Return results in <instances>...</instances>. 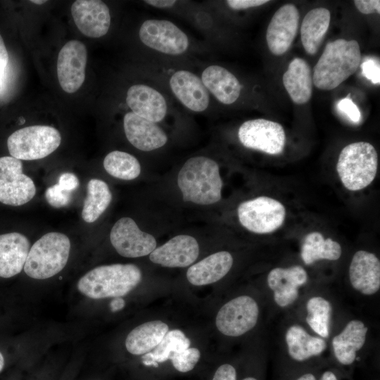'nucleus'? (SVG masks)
Returning a JSON list of instances; mask_svg holds the SVG:
<instances>
[{
  "instance_id": "4be33fe9",
  "label": "nucleus",
  "mask_w": 380,
  "mask_h": 380,
  "mask_svg": "<svg viewBox=\"0 0 380 380\" xmlns=\"http://www.w3.org/2000/svg\"><path fill=\"white\" fill-rule=\"evenodd\" d=\"M30 251V241L22 234L0 235V277L10 278L19 274Z\"/></svg>"
},
{
  "instance_id": "f704fd0d",
  "label": "nucleus",
  "mask_w": 380,
  "mask_h": 380,
  "mask_svg": "<svg viewBox=\"0 0 380 380\" xmlns=\"http://www.w3.org/2000/svg\"><path fill=\"white\" fill-rule=\"evenodd\" d=\"M201 358V352L196 348H188L175 353L170 358L174 369L180 373L192 371Z\"/></svg>"
},
{
  "instance_id": "0eeeda50",
  "label": "nucleus",
  "mask_w": 380,
  "mask_h": 380,
  "mask_svg": "<svg viewBox=\"0 0 380 380\" xmlns=\"http://www.w3.org/2000/svg\"><path fill=\"white\" fill-rule=\"evenodd\" d=\"M237 213L240 223L246 229L256 234H267L283 224L286 213L279 201L259 196L241 203Z\"/></svg>"
},
{
  "instance_id": "37998d69",
  "label": "nucleus",
  "mask_w": 380,
  "mask_h": 380,
  "mask_svg": "<svg viewBox=\"0 0 380 380\" xmlns=\"http://www.w3.org/2000/svg\"><path fill=\"white\" fill-rule=\"evenodd\" d=\"M8 62V53L4 42L0 34V71L4 72Z\"/></svg>"
},
{
  "instance_id": "6ab92c4d",
  "label": "nucleus",
  "mask_w": 380,
  "mask_h": 380,
  "mask_svg": "<svg viewBox=\"0 0 380 380\" xmlns=\"http://www.w3.org/2000/svg\"><path fill=\"white\" fill-rule=\"evenodd\" d=\"M123 126L127 140L141 151L159 148L167 141L166 134L156 122L139 117L132 111L125 115Z\"/></svg>"
},
{
  "instance_id": "1a4fd4ad",
  "label": "nucleus",
  "mask_w": 380,
  "mask_h": 380,
  "mask_svg": "<svg viewBox=\"0 0 380 380\" xmlns=\"http://www.w3.org/2000/svg\"><path fill=\"white\" fill-rule=\"evenodd\" d=\"M259 308L249 296H241L225 303L218 311L215 324L217 329L228 336H239L257 324Z\"/></svg>"
},
{
  "instance_id": "2eb2a0df",
  "label": "nucleus",
  "mask_w": 380,
  "mask_h": 380,
  "mask_svg": "<svg viewBox=\"0 0 380 380\" xmlns=\"http://www.w3.org/2000/svg\"><path fill=\"white\" fill-rule=\"evenodd\" d=\"M71 14L78 30L86 37L104 36L110 25L109 8L99 0H77L71 6Z\"/></svg>"
},
{
  "instance_id": "473e14b6",
  "label": "nucleus",
  "mask_w": 380,
  "mask_h": 380,
  "mask_svg": "<svg viewBox=\"0 0 380 380\" xmlns=\"http://www.w3.org/2000/svg\"><path fill=\"white\" fill-rule=\"evenodd\" d=\"M103 167L111 176L123 180L137 178L141 172L138 160L132 155L120 151H113L106 155Z\"/></svg>"
},
{
  "instance_id": "412c9836",
  "label": "nucleus",
  "mask_w": 380,
  "mask_h": 380,
  "mask_svg": "<svg viewBox=\"0 0 380 380\" xmlns=\"http://www.w3.org/2000/svg\"><path fill=\"white\" fill-rule=\"evenodd\" d=\"M126 103L133 113L156 123L163 120L167 113L164 96L145 84L131 86L127 92Z\"/></svg>"
},
{
  "instance_id": "dca6fc26",
  "label": "nucleus",
  "mask_w": 380,
  "mask_h": 380,
  "mask_svg": "<svg viewBox=\"0 0 380 380\" xmlns=\"http://www.w3.org/2000/svg\"><path fill=\"white\" fill-rule=\"evenodd\" d=\"M199 246L196 239L186 234L176 236L156 248L149 255L151 262L167 267H185L196 261Z\"/></svg>"
},
{
  "instance_id": "58836bf2",
  "label": "nucleus",
  "mask_w": 380,
  "mask_h": 380,
  "mask_svg": "<svg viewBox=\"0 0 380 380\" xmlns=\"http://www.w3.org/2000/svg\"><path fill=\"white\" fill-rule=\"evenodd\" d=\"M237 376L235 367L229 363H224L215 369L210 380H237Z\"/></svg>"
},
{
  "instance_id": "de8ad7c7",
  "label": "nucleus",
  "mask_w": 380,
  "mask_h": 380,
  "mask_svg": "<svg viewBox=\"0 0 380 380\" xmlns=\"http://www.w3.org/2000/svg\"><path fill=\"white\" fill-rule=\"evenodd\" d=\"M317 376L312 372H306L298 375L293 380H317Z\"/></svg>"
},
{
  "instance_id": "a878e982",
  "label": "nucleus",
  "mask_w": 380,
  "mask_h": 380,
  "mask_svg": "<svg viewBox=\"0 0 380 380\" xmlns=\"http://www.w3.org/2000/svg\"><path fill=\"white\" fill-rule=\"evenodd\" d=\"M283 84L291 100L304 104L311 98L312 75L308 63L301 58H295L289 63L282 77Z\"/></svg>"
},
{
  "instance_id": "49530a36",
  "label": "nucleus",
  "mask_w": 380,
  "mask_h": 380,
  "mask_svg": "<svg viewBox=\"0 0 380 380\" xmlns=\"http://www.w3.org/2000/svg\"><path fill=\"white\" fill-rule=\"evenodd\" d=\"M317 380H338V377L334 372L327 370L322 373Z\"/></svg>"
},
{
  "instance_id": "a18cd8bd",
  "label": "nucleus",
  "mask_w": 380,
  "mask_h": 380,
  "mask_svg": "<svg viewBox=\"0 0 380 380\" xmlns=\"http://www.w3.org/2000/svg\"><path fill=\"white\" fill-rule=\"evenodd\" d=\"M125 305V301L120 297H116L113 299L110 303V310L112 312H117L122 310Z\"/></svg>"
},
{
  "instance_id": "20e7f679",
  "label": "nucleus",
  "mask_w": 380,
  "mask_h": 380,
  "mask_svg": "<svg viewBox=\"0 0 380 380\" xmlns=\"http://www.w3.org/2000/svg\"><path fill=\"white\" fill-rule=\"evenodd\" d=\"M70 241L64 234L49 232L31 247L25 265V272L31 278L45 279L59 273L66 265Z\"/></svg>"
},
{
  "instance_id": "c85d7f7f",
  "label": "nucleus",
  "mask_w": 380,
  "mask_h": 380,
  "mask_svg": "<svg viewBox=\"0 0 380 380\" xmlns=\"http://www.w3.org/2000/svg\"><path fill=\"white\" fill-rule=\"evenodd\" d=\"M285 338L289 355L296 362L318 356L327 347L323 338L311 336L299 325L291 326L286 332Z\"/></svg>"
},
{
  "instance_id": "bb28decb",
  "label": "nucleus",
  "mask_w": 380,
  "mask_h": 380,
  "mask_svg": "<svg viewBox=\"0 0 380 380\" xmlns=\"http://www.w3.org/2000/svg\"><path fill=\"white\" fill-rule=\"evenodd\" d=\"M168 331V325L160 320L140 324L127 335L125 340L127 350L134 355H143L155 348Z\"/></svg>"
},
{
  "instance_id": "f257e3e1",
  "label": "nucleus",
  "mask_w": 380,
  "mask_h": 380,
  "mask_svg": "<svg viewBox=\"0 0 380 380\" xmlns=\"http://www.w3.org/2000/svg\"><path fill=\"white\" fill-rule=\"evenodd\" d=\"M360 61V49L356 40L330 42L314 66L313 84L321 90L334 89L357 70Z\"/></svg>"
},
{
  "instance_id": "ddd939ff",
  "label": "nucleus",
  "mask_w": 380,
  "mask_h": 380,
  "mask_svg": "<svg viewBox=\"0 0 380 380\" xmlns=\"http://www.w3.org/2000/svg\"><path fill=\"white\" fill-rule=\"evenodd\" d=\"M87 51L78 40L68 42L59 51L57 76L61 87L68 94L76 92L85 80Z\"/></svg>"
},
{
  "instance_id": "4468645a",
  "label": "nucleus",
  "mask_w": 380,
  "mask_h": 380,
  "mask_svg": "<svg viewBox=\"0 0 380 380\" xmlns=\"http://www.w3.org/2000/svg\"><path fill=\"white\" fill-rule=\"evenodd\" d=\"M298 23V10L291 4L282 6L275 12L266 33L268 48L274 55L287 51L296 36Z\"/></svg>"
},
{
  "instance_id": "5701e85b",
  "label": "nucleus",
  "mask_w": 380,
  "mask_h": 380,
  "mask_svg": "<svg viewBox=\"0 0 380 380\" xmlns=\"http://www.w3.org/2000/svg\"><path fill=\"white\" fill-rule=\"evenodd\" d=\"M201 81L207 90L223 104H232L240 96V82L235 75L222 66L207 67L202 72Z\"/></svg>"
},
{
  "instance_id": "a211bd4d",
  "label": "nucleus",
  "mask_w": 380,
  "mask_h": 380,
  "mask_svg": "<svg viewBox=\"0 0 380 380\" xmlns=\"http://www.w3.org/2000/svg\"><path fill=\"white\" fill-rule=\"evenodd\" d=\"M170 87L177 99L188 109L202 112L208 107V91L193 72L184 70L176 71L170 79Z\"/></svg>"
},
{
  "instance_id": "4c0bfd02",
  "label": "nucleus",
  "mask_w": 380,
  "mask_h": 380,
  "mask_svg": "<svg viewBox=\"0 0 380 380\" xmlns=\"http://www.w3.org/2000/svg\"><path fill=\"white\" fill-rule=\"evenodd\" d=\"M362 75L374 84L380 83L379 64L374 59H368L361 65Z\"/></svg>"
},
{
  "instance_id": "c03bdc74",
  "label": "nucleus",
  "mask_w": 380,
  "mask_h": 380,
  "mask_svg": "<svg viewBox=\"0 0 380 380\" xmlns=\"http://www.w3.org/2000/svg\"><path fill=\"white\" fill-rule=\"evenodd\" d=\"M145 3L159 8H169L175 5V0H146Z\"/></svg>"
},
{
  "instance_id": "a19ab883",
  "label": "nucleus",
  "mask_w": 380,
  "mask_h": 380,
  "mask_svg": "<svg viewBox=\"0 0 380 380\" xmlns=\"http://www.w3.org/2000/svg\"><path fill=\"white\" fill-rule=\"evenodd\" d=\"M58 184L63 189L70 192L76 189L80 183L78 178L75 174L65 172L61 175Z\"/></svg>"
},
{
  "instance_id": "c756f323",
  "label": "nucleus",
  "mask_w": 380,
  "mask_h": 380,
  "mask_svg": "<svg viewBox=\"0 0 380 380\" xmlns=\"http://www.w3.org/2000/svg\"><path fill=\"white\" fill-rule=\"evenodd\" d=\"M341 253V246L337 241L324 239L320 232H312L304 238L300 256L306 265H311L319 260H336Z\"/></svg>"
},
{
  "instance_id": "423d86ee",
  "label": "nucleus",
  "mask_w": 380,
  "mask_h": 380,
  "mask_svg": "<svg viewBox=\"0 0 380 380\" xmlns=\"http://www.w3.org/2000/svg\"><path fill=\"white\" fill-rule=\"evenodd\" d=\"M59 131L49 125H33L13 132L7 139L11 156L18 160H33L46 157L59 146Z\"/></svg>"
},
{
  "instance_id": "e433bc0d",
  "label": "nucleus",
  "mask_w": 380,
  "mask_h": 380,
  "mask_svg": "<svg viewBox=\"0 0 380 380\" xmlns=\"http://www.w3.org/2000/svg\"><path fill=\"white\" fill-rule=\"evenodd\" d=\"M337 108L340 112L346 115L353 122L359 123L360 122L361 113L349 96L341 99L337 104Z\"/></svg>"
},
{
  "instance_id": "aec40b11",
  "label": "nucleus",
  "mask_w": 380,
  "mask_h": 380,
  "mask_svg": "<svg viewBox=\"0 0 380 380\" xmlns=\"http://www.w3.org/2000/svg\"><path fill=\"white\" fill-rule=\"evenodd\" d=\"M352 286L367 296L380 289V261L376 255L366 251H358L353 256L349 267Z\"/></svg>"
},
{
  "instance_id": "7c9ffc66",
  "label": "nucleus",
  "mask_w": 380,
  "mask_h": 380,
  "mask_svg": "<svg viewBox=\"0 0 380 380\" xmlns=\"http://www.w3.org/2000/svg\"><path fill=\"white\" fill-rule=\"evenodd\" d=\"M190 343V340L181 330H169L153 351L141 356L142 364L146 367L158 368L160 363L170 360L175 353L189 348Z\"/></svg>"
},
{
  "instance_id": "f3484780",
  "label": "nucleus",
  "mask_w": 380,
  "mask_h": 380,
  "mask_svg": "<svg viewBox=\"0 0 380 380\" xmlns=\"http://www.w3.org/2000/svg\"><path fill=\"white\" fill-rule=\"evenodd\" d=\"M308 280L305 270L300 265L276 267L267 276V284L274 293V300L280 307L292 304L298 296V289Z\"/></svg>"
},
{
  "instance_id": "c9c22d12",
  "label": "nucleus",
  "mask_w": 380,
  "mask_h": 380,
  "mask_svg": "<svg viewBox=\"0 0 380 380\" xmlns=\"http://www.w3.org/2000/svg\"><path fill=\"white\" fill-rule=\"evenodd\" d=\"M45 198L47 203L54 208H61L67 205L71 198L70 192L63 189L58 184L46 189Z\"/></svg>"
},
{
  "instance_id": "9d476101",
  "label": "nucleus",
  "mask_w": 380,
  "mask_h": 380,
  "mask_svg": "<svg viewBox=\"0 0 380 380\" xmlns=\"http://www.w3.org/2000/svg\"><path fill=\"white\" fill-rule=\"evenodd\" d=\"M139 35L148 47L169 55L182 54L189 45L186 34L167 20H145L140 27Z\"/></svg>"
},
{
  "instance_id": "79ce46f5",
  "label": "nucleus",
  "mask_w": 380,
  "mask_h": 380,
  "mask_svg": "<svg viewBox=\"0 0 380 380\" xmlns=\"http://www.w3.org/2000/svg\"><path fill=\"white\" fill-rule=\"evenodd\" d=\"M227 5L233 10H243L248 8L262 6L269 1L267 0H228Z\"/></svg>"
},
{
  "instance_id": "f03ea898",
  "label": "nucleus",
  "mask_w": 380,
  "mask_h": 380,
  "mask_svg": "<svg viewBox=\"0 0 380 380\" xmlns=\"http://www.w3.org/2000/svg\"><path fill=\"white\" fill-rule=\"evenodd\" d=\"M177 184L184 201L210 205L222 197V181L219 166L205 156L187 160L179 172Z\"/></svg>"
},
{
  "instance_id": "ea45409f",
  "label": "nucleus",
  "mask_w": 380,
  "mask_h": 380,
  "mask_svg": "<svg viewBox=\"0 0 380 380\" xmlns=\"http://www.w3.org/2000/svg\"><path fill=\"white\" fill-rule=\"evenodd\" d=\"M355 6L363 14L380 13L379 0H355Z\"/></svg>"
},
{
  "instance_id": "f8f14e48",
  "label": "nucleus",
  "mask_w": 380,
  "mask_h": 380,
  "mask_svg": "<svg viewBox=\"0 0 380 380\" xmlns=\"http://www.w3.org/2000/svg\"><path fill=\"white\" fill-rule=\"evenodd\" d=\"M110 243L116 251L126 258L149 255L156 248V239L142 232L130 217H122L113 226Z\"/></svg>"
},
{
  "instance_id": "2f4dec72",
  "label": "nucleus",
  "mask_w": 380,
  "mask_h": 380,
  "mask_svg": "<svg viewBox=\"0 0 380 380\" xmlns=\"http://www.w3.org/2000/svg\"><path fill=\"white\" fill-rule=\"evenodd\" d=\"M111 200V192L105 182L99 179H90L82 210V219L87 223L95 222L106 210Z\"/></svg>"
},
{
  "instance_id": "393cba45",
  "label": "nucleus",
  "mask_w": 380,
  "mask_h": 380,
  "mask_svg": "<svg viewBox=\"0 0 380 380\" xmlns=\"http://www.w3.org/2000/svg\"><path fill=\"white\" fill-rule=\"evenodd\" d=\"M233 265V258L227 251H220L208 255L191 265L186 278L194 286L215 283L223 278Z\"/></svg>"
},
{
  "instance_id": "cd10ccee",
  "label": "nucleus",
  "mask_w": 380,
  "mask_h": 380,
  "mask_svg": "<svg viewBox=\"0 0 380 380\" xmlns=\"http://www.w3.org/2000/svg\"><path fill=\"white\" fill-rule=\"evenodd\" d=\"M331 13L325 8L310 10L304 17L300 27L303 46L308 54H315L327 32Z\"/></svg>"
},
{
  "instance_id": "39448f33",
  "label": "nucleus",
  "mask_w": 380,
  "mask_h": 380,
  "mask_svg": "<svg viewBox=\"0 0 380 380\" xmlns=\"http://www.w3.org/2000/svg\"><path fill=\"white\" fill-rule=\"evenodd\" d=\"M377 167V152L373 145L365 141L345 146L336 164L341 181L350 191H359L369 186L376 177Z\"/></svg>"
},
{
  "instance_id": "72a5a7b5",
  "label": "nucleus",
  "mask_w": 380,
  "mask_h": 380,
  "mask_svg": "<svg viewBox=\"0 0 380 380\" xmlns=\"http://www.w3.org/2000/svg\"><path fill=\"white\" fill-rule=\"evenodd\" d=\"M306 308V322L310 328L320 336L328 337L331 313L330 303L322 297L315 296L308 300Z\"/></svg>"
},
{
  "instance_id": "3c124183",
  "label": "nucleus",
  "mask_w": 380,
  "mask_h": 380,
  "mask_svg": "<svg viewBox=\"0 0 380 380\" xmlns=\"http://www.w3.org/2000/svg\"><path fill=\"white\" fill-rule=\"evenodd\" d=\"M3 73H4V72H0V84H1V80H2V77H3Z\"/></svg>"
},
{
  "instance_id": "7ed1b4c3",
  "label": "nucleus",
  "mask_w": 380,
  "mask_h": 380,
  "mask_svg": "<svg viewBox=\"0 0 380 380\" xmlns=\"http://www.w3.org/2000/svg\"><path fill=\"white\" fill-rule=\"evenodd\" d=\"M141 280L140 269L133 264H113L96 267L83 277L77 289L92 299L122 297L133 290Z\"/></svg>"
},
{
  "instance_id": "09e8293b",
  "label": "nucleus",
  "mask_w": 380,
  "mask_h": 380,
  "mask_svg": "<svg viewBox=\"0 0 380 380\" xmlns=\"http://www.w3.org/2000/svg\"><path fill=\"white\" fill-rule=\"evenodd\" d=\"M4 366V358L2 353L0 352V372L3 369Z\"/></svg>"
},
{
  "instance_id": "8fccbe9b",
  "label": "nucleus",
  "mask_w": 380,
  "mask_h": 380,
  "mask_svg": "<svg viewBox=\"0 0 380 380\" xmlns=\"http://www.w3.org/2000/svg\"><path fill=\"white\" fill-rule=\"evenodd\" d=\"M46 1H42V0H40V1H37V0H35V1H34V0L30 1V2H32V3H33V4H42L45 3Z\"/></svg>"
},
{
  "instance_id": "6e6552de",
  "label": "nucleus",
  "mask_w": 380,
  "mask_h": 380,
  "mask_svg": "<svg viewBox=\"0 0 380 380\" xmlns=\"http://www.w3.org/2000/svg\"><path fill=\"white\" fill-rule=\"evenodd\" d=\"M36 194L32 179L23 172L20 160L12 156L0 158V202L20 206L31 201Z\"/></svg>"
},
{
  "instance_id": "9b49d317",
  "label": "nucleus",
  "mask_w": 380,
  "mask_h": 380,
  "mask_svg": "<svg viewBox=\"0 0 380 380\" xmlns=\"http://www.w3.org/2000/svg\"><path fill=\"white\" fill-rule=\"evenodd\" d=\"M238 137L246 148L270 155L282 153L286 144V134L278 122L265 119L244 122L239 127Z\"/></svg>"
},
{
  "instance_id": "b1692460",
  "label": "nucleus",
  "mask_w": 380,
  "mask_h": 380,
  "mask_svg": "<svg viewBox=\"0 0 380 380\" xmlns=\"http://www.w3.org/2000/svg\"><path fill=\"white\" fill-rule=\"evenodd\" d=\"M367 327L360 320L350 321L342 331L332 340L333 350L337 362L350 366L357 357V352L364 346Z\"/></svg>"
}]
</instances>
